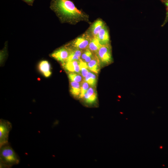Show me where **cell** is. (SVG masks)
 Segmentation results:
<instances>
[{"label":"cell","instance_id":"obj_1","mask_svg":"<svg viewBox=\"0 0 168 168\" xmlns=\"http://www.w3.org/2000/svg\"><path fill=\"white\" fill-rule=\"evenodd\" d=\"M50 8L62 23L74 25L81 21L90 22L89 16L78 9L71 0H51Z\"/></svg>","mask_w":168,"mask_h":168},{"label":"cell","instance_id":"obj_2","mask_svg":"<svg viewBox=\"0 0 168 168\" xmlns=\"http://www.w3.org/2000/svg\"><path fill=\"white\" fill-rule=\"evenodd\" d=\"M19 162V156L9 142L0 147V168L11 167Z\"/></svg>","mask_w":168,"mask_h":168},{"label":"cell","instance_id":"obj_3","mask_svg":"<svg viewBox=\"0 0 168 168\" xmlns=\"http://www.w3.org/2000/svg\"><path fill=\"white\" fill-rule=\"evenodd\" d=\"M96 55L100 62L103 64L108 65L111 64L113 61V59L110 43L102 45Z\"/></svg>","mask_w":168,"mask_h":168},{"label":"cell","instance_id":"obj_4","mask_svg":"<svg viewBox=\"0 0 168 168\" xmlns=\"http://www.w3.org/2000/svg\"><path fill=\"white\" fill-rule=\"evenodd\" d=\"M91 38L86 31L68 44L73 48L84 50L88 49Z\"/></svg>","mask_w":168,"mask_h":168},{"label":"cell","instance_id":"obj_5","mask_svg":"<svg viewBox=\"0 0 168 168\" xmlns=\"http://www.w3.org/2000/svg\"><path fill=\"white\" fill-rule=\"evenodd\" d=\"M72 50V47L67 44L54 51L50 56L62 63L66 62Z\"/></svg>","mask_w":168,"mask_h":168},{"label":"cell","instance_id":"obj_6","mask_svg":"<svg viewBox=\"0 0 168 168\" xmlns=\"http://www.w3.org/2000/svg\"><path fill=\"white\" fill-rule=\"evenodd\" d=\"M12 128V123L9 121L0 120V147L8 143L9 133Z\"/></svg>","mask_w":168,"mask_h":168},{"label":"cell","instance_id":"obj_7","mask_svg":"<svg viewBox=\"0 0 168 168\" xmlns=\"http://www.w3.org/2000/svg\"><path fill=\"white\" fill-rule=\"evenodd\" d=\"M105 25L102 19H98L91 24L87 31L91 38L96 37L99 31Z\"/></svg>","mask_w":168,"mask_h":168},{"label":"cell","instance_id":"obj_8","mask_svg":"<svg viewBox=\"0 0 168 168\" xmlns=\"http://www.w3.org/2000/svg\"><path fill=\"white\" fill-rule=\"evenodd\" d=\"M82 99L87 105H91L95 104L97 99L96 90L92 87H89Z\"/></svg>","mask_w":168,"mask_h":168},{"label":"cell","instance_id":"obj_9","mask_svg":"<svg viewBox=\"0 0 168 168\" xmlns=\"http://www.w3.org/2000/svg\"><path fill=\"white\" fill-rule=\"evenodd\" d=\"M80 60L67 61L62 63V65L67 71L80 74Z\"/></svg>","mask_w":168,"mask_h":168},{"label":"cell","instance_id":"obj_10","mask_svg":"<svg viewBox=\"0 0 168 168\" xmlns=\"http://www.w3.org/2000/svg\"><path fill=\"white\" fill-rule=\"evenodd\" d=\"M96 37L102 45L110 44L109 32L106 25L100 30Z\"/></svg>","mask_w":168,"mask_h":168},{"label":"cell","instance_id":"obj_11","mask_svg":"<svg viewBox=\"0 0 168 168\" xmlns=\"http://www.w3.org/2000/svg\"><path fill=\"white\" fill-rule=\"evenodd\" d=\"M38 67L39 71L44 77H48L51 75V66L50 63L48 61H41L39 62Z\"/></svg>","mask_w":168,"mask_h":168},{"label":"cell","instance_id":"obj_12","mask_svg":"<svg viewBox=\"0 0 168 168\" xmlns=\"http://www.w3.org/2000/svg\"><path fill=\"white\" fill-rule=\"evenodd\" d=\"M100 62L97 55L94 54L92 59L87 63L89 70L96 74H98L100 70Z\"/></svg>","mask_w":168,"mask_h":168},{"label":"cell","instance_id":"obj_13","mask_svg":"<svg viewBox=\"0 0 168 168\" xmlns=\"http://www.w3.org/2000/svg\"><path fill=\"white\" fill-rule=\"evenodd\" d=\"M102 45L97 37H93L90 40L88 49L94 54H96Z\"/></svg>","mask_w":168,"mask_h":168},{"label":"cell","instance_id":"obj_14","mask_svg":"<svg viewBox=\"0 0 168 168\" xmlns=\"http://www.w3.org/2000/svg\"><path fill=\"white\" fill-rule=\"evenodd\" d=\"M70 82V90L71 94L74 97L79 98L81 91V84L77 82Z\"/></svg>","mask_w":168,"mask_h":168},{"label":"cell","instance_id":"obj_15","mask_svg":"<svg viewBox=\"0 0 168 168\" xmlns=\"http://www.w3.org/2000/svg\"><path fill=\"white\" fill-rule=\"evenodd\" d=\"M72 47V51L66 62L79 60L81 59V55L84 50Z\"/></svg>","mask_w":168,"mask_h":168},{"label":"cell","instance_id":"obj_16","mask_svg":"<svg viewBox=\"0 0 168 168\" xmlns=\"http://www.w3.org/2000/svg\"><path fill=\"white\" fill-rule=\"evenodd\" d=\"M84 80L87 82L90 85L93 87H95L97 82V77L93 72H89Z\"/></svg>","mask_w":168,"mask_h":168},{"label":"cell","instance_id":"obj_17","mask_svg":"<svg viewBox=\"0 0 168 168\" xmlns=\"http://www.w3.org/2000/svg\"><path fill=\"white\" fill-rule=\"evenodd\" d=\"M94 54L88 49L84 50L82 54L81 59L87 63L92 59Z\"/></svg>","mask_w":168,"mask_h":168},{"label":"cell","instance_id":"obj_18","mask_svg":"<svg viewBox=\"0 0 168 168\" xmlns=\"http://www.w3.org/2000/svg\"><path fill=\"white\" fill-rule=\"evenodd\" d=\"M81 74L83 78H85L89 72L87 63L81 59L80 60Z\"/></svg>","mask_w":168,"mask_h":168},{"label":"cell","instance_id":"obj_19","mask_svg":"<svg viewBox=\"0 0 168 168\" xmlns=\"http://www.w3.org/2000/svg\"><path fill=\"white\" fill-rule=\"evenodd\" d=\"M82 77L79 74L75 72H70L68 74V77L71 82H82L83 81Z\"/></svg>","mask_w":168,"mask_h":168},{"label":"cell","instance_id":"obj_20","mask_svg":"<svg viewBox=\"0 0 168 168\" xmlns=\"http://www.w3.org/2000/svg\"><path fill=\"white\" fill-rule=\"evenodd\" d=\"M89 87V84L84 80L81 82V91L79 98L82 99L83 98Z\"/></svg>","mask_w":168,"mask_h":168},{"label":"cell","instance_id":"obj_21","mask_svg":"<svg viewBox=\"0 0 168 168\" xmlns=\"http://www.w3.org/2000/svg\"><path fill=\"white\" fill-rule=\"evenodd\" d=\"M159 0L165 6L166 9L165 17L161 25V27H163L168 22V0Z\"/></svg>","mask_w":168,"mask_h":168},{"label":"cell","instance_id":"obj_22","mask_svg":"<svg viewBox=\"0 0 168 168\" xmlns=\"http://www.w3.org/2000/svg\"><path fill=\"white\" fill-rule=\"evenodd\" d=\"M28 5L32 6L35 0H22Z\"/></svg>","mask_w":168,"mask_h":168}]
</instances>
